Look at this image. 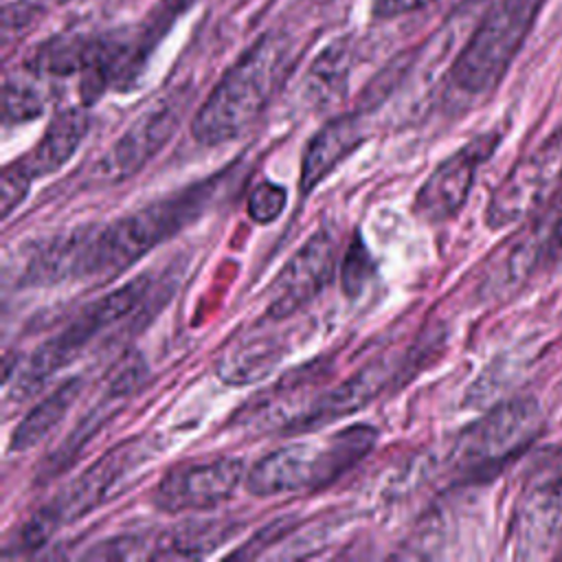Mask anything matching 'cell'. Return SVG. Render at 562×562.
I'll use <instances>...</instances> for the list:
<instances>
[{
    "label": "cell",
    "instance_id": "6da1fadb",
    "mask_svg": "<svg viewBox=\"0 0 562 562\" xmlns=\"http://www.w3.org/2000/svg\"><path fill=\"white\" fill-rule=\"evenodd\" d=\"M290 68V44L281 33H263L222 75L193 116L191 134L202 145L241 136L268 108Z\"/></svg>",
    "mask_w": 562,
    "mask_h": 562
},
{
    "label": "cell",
    "instance_id": "7a4b0ae2",
    "mask_svg": "<svg viewBox=\"0 0 562 562\" xmlns=\"http://www.w3.org/2000/svg\"><path fill=\"white\" fill-rule=\"evenodd\" d=\"M220 178H206L167 198L123 215L110 224L92 226L90 277L116 274L145 257L154 246L167 241L191 224L213 200Z\"/></svg>",
    "mask_w": 562,
    "mask_h": 562
},
{
    "label": "cell",
    "instance_id": "3957f363",
    "mask_svg": "<svg viewBox=\"0 0 562 562\" xmlns=\"http://www.w3.org/2000/svg\"><path fill=\"white\" fill-rule=\"evenodd\" d=\"M378 441L369 424L345 426L321 443L292 441L261 457L246 472V490L255 496L321 492L351 470Z\"/></svg>",
    "mask_w": 562,
    "mask_h": 562
},
{
    "label": "cell",
    "instance_id": "277c9868",
    "mask_svg": "<svg viewBox=\"0 0 562 562\" xmlns=\"http://www.w3.org/2000/svg\"><path fill=\"white\" fill-rule=\"evenodd\" d=\"M547 0H498L472 31L448 79L454 90L481 97L494 90L525 44Z\"/></svg>",
    "mask_w": 562,
    "mask_h": 562
},
{
    "label": "cell",
    "instance_id": "5b68a950",
    "mask_svg": "<svg viewBox=\"0 0 562 562\" xmlns=\"http://www.w3.org/2000/svg\"><path fill=\"white\" fill-rule=\"evenodd\" d=\"M149 454V443L140 437H132L108 450L24 522L22 544L26 549H37L46 544L61 525L79 520L101 507L125 485L132 472H136Z\"/></svg>",
    "mask_w": 562,
    "mask_h": 562
},
{
    "label": "cell",
    "instance_id": "8992f818",
    "mask_svg": "<svg viewBox=\"0 0 562 562\" xmlns=\"http://www.w3.org/2000/svg\"><path fill=\"white\" fill-rule=\"evenodd\" d=\"M149 290V277L140 274L121 288L94 299L86 305L64 329L46 338L22 367L13 397L24 400L40 386H44L57 371L72 362L81 349L99 336V331L112 327L123 316L134 312Z\"/></svg>",
    "mask_w": 562,
    "mask_h": 562
},
{
    "label": "cell",
    "instance_id": "52a82bcc",
    "mask_svg": "<svg viewBox=\"0 0 562 562\" xmlns=\"http://www.w3.org/2000/svg\"><path fill=\"white\" fill-rule=\"evenodd\" d=\"M540 408L529 397L494 406L457 439L452 461L463 474H490L520 454L538 435Z\"/></svg>",
    "mask_w": 562,
    "mask_h": 562
},
{
    "label": "cell",
    "instance_id": "ba28073f",
    "mask_svg": "<svg viewBox=\"0 0 562 562\" xmlns=\"http://www.w3.org/2000/svg\"><path fill=\"white\" fill-rule=\"evenodd\" d=\"M520 558L549 555L562 542V448H544L531 461L514 522Z\"/></svg>",
    "mask_w": 562,
    "mask_h": 562
},
{
    "label": "cell",
    "instance_id": "9c48e42d",
    "mask_svg": "<svg viewBox=\"0 0 562 562\" xmlns=\"http://www.w3.org/2000/svg\"><path fill=\"white\" fill-rule=\"evenodd\" d=\"M189 101V88H176L156 99L101 156L92 176L103 184H114L138 173L171 140Z\"/></svg>",
    "mask_w": 562,
    "mask_h": 562
},
{
    "label": "cell",
    "instance_id": "30bf717a",
    "mask_svg": "<svg viewBox=\"0 0 562 562\" xmlns=\"http://www.w3.org/2000/svg\"><path fill=\"white\" fill-rule=\"evenodd\" d=\"M562 182V130L518 160L490 198L485 222L505 228L538 211Z\"/></svg>",
    "mask_w": 562,
    "mask_h": 562
},
{
    "label": "cell",
    "instance_id": "8fae6325",
    "mask_svg": "<svg viewBox=\"0 0 562 562\" xmlns=\"http://www.w3.org/2000/svg\"><path fill=\"white\" fill-rule=\"evenodd\" d=\"M246 481L241 457H217L187 461L165 472L154 490V505L162 512H204L228 501Z\"/></svg>",
    "mask_w": 562,
    "mask_h": 562
},
{
    "label": "cell",
    "instance_id": "7c38bea8",
    "mask_svg": "<svg viewBox=\"0 0 562 562\" xmlns=\"http://www.w3.org/2000/svg\"><path fill=\"white\" fill-rule=\"evenodd\" d=\"M338 268V237L331 228L312 233L305 244L285 261L270 288L266 316L285 318L316 299L334 279Z\"/></svg>",
    "mask_w": 562,
    "mask_h": 562
},
{
    "label": "cell",
    "instance_id": "4fadbf2b",
    "mask_svg": "<svg viewBox=\"0 0 562 562\" xmlns=\"http://www.w3.org/2000/svg\"><path fill=\"white\" fill-rule=\"evenodd\" d=\"M492 136H481L439 162L415 195V211L422 220L439 224L454 217L465 204L481 160L494 147Z\"/></svg>",
    "mask_w": 562,
    "mask_h": 562
},
{
    "label": "cell",
    "instance_id": "5bb4252c",
    "mask_svg": "<svg viewBox=\"0 0 562 562\" xmlns=\"http://www.w3.org/2000/svg\"><path fill=\"white\" fill-rule=\"evenodd\" d=\"M145 375V364L138 353H130L127 358L121 360V364L112 371L105 391L101 397L94 402V406L77 422V426L68 432V437L59 443V448L46 459L42 479L57 476L64 468H68L77 454L83 450L88 441L119 413L121 406L136 393Z\"/></svg>",
    "mask_w": 562,
    "mask_h": 562
},
{
    "label": "cell",
    "instance_id": "9a60e30c",
    "mask_svg": "<svg viewBox=\"0 0 562 562\" xmlns=\"http://www.w3.org/2000/svg\"><path fill=\"white\" fill-rule=\"evenodd\" d=\"M400 364L391 356H380L367 367L356 371L351 378L340 382L336 389L323 393L303 415H299L290 430H310L327 422L358 413L369 402H373L395 378Z\"/></svg>",
    "mask_w": 562,
    "mask_h": 562
},
{
    "label": "cell",
    "instance_id": "2e32d148",
    "mask_svg": "<svg viewBox=\"0 0 562 562\" xmlns=\"http://www.w3.org/2000/svg\"><path fill=\"white\" fill-rule=\"evenodd\" d=\"M92 226L70 228L40 239L29 250L20 281L24 285H50L88 277Z\"/></svg>",
    "mask_w": 562,
    "mask_h": 562
},
{
    "label": "cell",
    "instance_id": "e0dca14e",
    "mask_svg": "<svg viewBox=\"0 0 562 562\" xmlns=\"http://www.w3.org/2000/svg\"><path fill=\"white\" fill-rule=\"evenodd\" d=\"M364 140V130L358 116L340 114L321 125L307 140L301 158L299 187L307 195L318 187L349 154H353Z\"/></svg>",
    "mask_w": 562,
    "mask_h": 562
},
{
    "label": "cell",
    "instance_id": "ac0fdd59",
    "mask_svg": "<svg viewBox=\"0 0 562 562\" xmlns=\"http://www.w3.org/2000/svg\"><path fill=\"white\" fill-rule=\"evenodd\" d=\"M90 127L88 114L81 108H66L59 110L48 127L44 130L37 145L24 154L18 165L35 180L55 173L61 169L79 149L86 132Z\"/></svg>",
    "mask_w": 562,
    "mask_h": 562
},
{
    "label": "cell",
    "instance_id": "d6986e66",
    "mask_svg": "<svg viewBox=\"0 0 562 562\" xmlns=\"http://www.w3.org/2000/svg\"><path fill=\"white\" fill-rule=\"evenodd\" d=\"M542 252L544 241H540L536 233H522L507 241L490 261L481 279V294L485 299H503L512 294L533 272Z\"/></svg>",
    "mask_w": 562,
    "mask_h": 562
},
{
    "label": "cell",
    "instance_id": "ffe728a7",
    "mask_svg": "<svg viewBox=\"0 0 562 562\" xmlns=\"http://www.w3.org/2000/svg\"><path fill=\"white\" fill-rule=\"evenodd\" d=\"M108 48V37L92 35H57L44 42L31 59L33 72H44L53 77L86 75L94 70Z\"/></svg>",
    "mask_w": 562,
    "mask_h": 562
},
{
    "label": "cell",
    "instance_id": "44dd1931",
    "mask_svg": "<svg viewBox=\"0 0 562 562\" xmlns=\"http://www.w3.org/2000/svg\"><path fill=\"white\" fill-rule=\"evenodd\" d=\"M83 380L70 378L64 384H59L53 393H48L37 406H33L22 422L15 426L9 448L13 452H24L40 443L68 413V408L75 404V400L81 395Z\"/></svg>",
    "mask_w": 562,
    "mask_h": 562
},
{
    "label": "cell",
    "instance_id": "7402d4cb",
    "mask_svg": "<svg viewBox=\"0 0 562 562\" xmlns=\"http://www.w3.org/2000/svg\"><path fill=\"white\" fill-rule=\"evenodd\" d=\"M239 527L241 525L226 520L180 525L151 544V558H202L237 533Z\"/></svg>",
    "mask_w": 562,
    "mask_h": 562
},
{
    "label": "cell",
    "instance_id": "603a6c76",
    "mask_svg": "<svg viewBox=\"0 0 562 562\" xmlns=\"http://www.w3.org/2000/svg\"><path fill=\"white\" fill-rule=\"evenodd\" d=\"M198 0H160L143 20L136 33L125 35L127 42V81L138 77L147 59L151 57L154 48L160 40L169 33L171 24Z\"/></svg>",
    "mask_w": 562,
    "mask_h": 562
},
{
    "label": "cell",
    "instance_id": "cb8c5ba5",
    "mask_svg": "<svg viewBox=\"0 0 562 562\" xmlns=\"http://www.w3.org/2000/svg\"><path fill=\"white\" fill-rule=\"evenodd\" d=\"M283 351L277 340L270 338H257L241 342L239 347L226 351L222 360L217 362V375L226 384L241 386L261 380L266 373L274 369V364L281 360Z\"/></svg>",
    "mask_w": 562,
    "mask_h": 562
},
{
    "label": "cell",
    "instance_id": "d4e9b609",
    "mask_svg": "<svg viewBox=\"0 0 562 562\" xmlns=\"http://www.w3.org/2000/svg\"><path fill=\"white\" fill-rule=\"evenodd\" d=\"M351 68V50L347 42H331L318 53L307 70V94L314 103L325 105L338 101L347 90Z\"/></svg>",
    "mask_w": 562,
    "mask_h": 562
},
{
    "label": "cell",
    "instance_id": "484cf974",
    "mask_svg": "<svg viewBox=\"0 0 562 562\" xmlns=\"http://www.w3.org/2000/svg\"><path fill=\"white\" fill-rule=\"evenodd\" d=\"M42 112H44V99L33 81L22 77H9L4 81L2 121L7 125L26 123L31 119H37Z\"/></svg>",
    "mask_w": 562,
    "mask_h": 562
},
{
    "label": "cell",
    "instance_id": "4316f807",
    "mask_svg": "<svg viewBox=\"0 0 562 562\" xmlns=\"http://www.w3.org/2000/svg\"><path fill=\"white\" fill-rule=\"evenodd\" d=\"M375 274V263L364 246L362 237L356 235L340 261V288L347 299H358Z\"/></svg>",
    "mask_w": 562,
    "mask_h": 562
},
{
    "label": "cell",
    "instance_id": "83f0119b",
    "mask_svg": "<svg viewBox=\"0 0 562 562\" xmlns=\"http://www.w3.org/2000/svg\"><path fill=\"white\" fill-rule=\"evenodd\" d=\"M285 202H288V193L281 184L261 180L259 184L252 187L248 195V215L259 224H270L283 213Z\"/></svg>",
    "mask_w": 562,
    "mask_h": 562
},
{
    "label": "cell",
    "instance_id": "f1b7e54d",
    "mask_svg": "<svg viewBox=\"0 0 562 562\" xmlns=\"http://www.w3.org/2000/svg\"><path fill=\"white\" fill-rule=\"evenodd\" d=\"M33 178L18 165V160H13L11 165H7L2 169V184H0V211L2 217H9L15 206H20L24 202V198L29 195Z\"/></svg>",
    "mask_w": 562,
    "mask_h": 562
},
{
    "label": "cell",
    "instance_id": "f546056e",
    "mask_svg": "<svg viewBox=\"0 0 562 562\" xmlns=\"http://www.w3.org/2000/svg\"><path fill=\"white\" fill-rule=\"evenodd\" d=\"M437 0H371V15L380 20L397 18L417 9H424Z\"/></svg>",
    "mask_w": 562,
    "mask_h": 562
},
{
    "label": "cell",
    "instance_id": "4dcf8cb0",
    "mask_svg": "<svg viewBox=\"0 0 562 562\" xmlns=\"http://www.w3.org/2000/svg\"><path fill=\"white\" fill-rule=\"evenodd\" d=\"M544 252H547L549 259L562 261V217L551 228V233H549V237L544 241Z\"/></svg>",
    "mask_w": 562,
    "mask_h": 562
}]
</instances>
